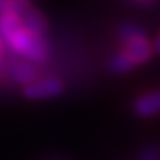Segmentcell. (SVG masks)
Segmentation results:
<instances>
[{
	"label": "cell",
	"mask_w": 160,
	"mask_h": 160,
	"mask_svg": "<svg viewBox=\"0 0 160 160\" xmlns=\"http://www.w3.org/2000/svg\"><path fill=\"white\" fill-rule=\"evenodd\" d=\"M132 67H134V62L131 61L122 51L116 54L110 61V64H108V69H110L111 72H114V74H124V72L131 70Z\"/></svg>",
	"instance_id": "8992f818"
},
{
	"label": "cell",
	"mask_w": 160,
	"mask_h": 160,
	"mask_svg": "<svg viewBox=\"0 0 160 160\" xmlns=\"http://www.w3.org/2000/svg\"><path fill=\"white\" fill-rule=\"evenodd\" d=\"M5 44H3V41L0 39V77H2V74L5 72Z\"/></svg>",
	"instance_id": "9c48e42d"
},
{
	"label": "cell",
	"mask_w": 160,
	"mask_h": 160,
	"mask_svg": "<svg viewBox=\"0 0 160 160\" xmlns=\"http://www.w3.org/2000/svg\"><path fill=\"white\" fill-rule=\"evenodd\" d=\"M64 90V85L61 80L57 78H42L38 82H31L25 85V97L28 100H46V98H52L61 95Z\"/></svg>",
	"instance_id": "7a4b0ae2"
},
{
	"label": "cell",
	"mask_w": 160,
	"mask_h": 160,
	"mask_svg": "<svg viewBox=\"0 0 160 160\" xmlns=\"http://www.w3.org/2000/svg\"><path fill=\"white\" fill-rule=\"evenodd\" d=\"M139 160H160V147H157V145H149L141 154Z\"/></svg>",
	"instance_id": "ba28073f"
},
{
	"label": "cell",
	"mask_w": 160,
	"mask_h": 160,
	"mask_svg": "<svg viewBox=\"0 0 160 160\" xmlns=\"http://www.w3.org/2000/svg\"><path fill=\"white\" fill-rule=\"evenodd\" d=\"M28 2H30V0H28Z\"/></svg>",
	"instance_id": "7c38bea8"
},
{
	"label": "cell",
	"mask_w": 160,
	"mask_h": 160,
	"mask_svg": "<svg viewBox=\"0 0 160 160\" xmlns=\"http://www.w3.org/2000/svg\"><path fill=\"white\" fill-rule=\"evenodd\" d=\"M7 72H8L10 78L17 83H31L34 82L36 75H38V70L33 65V62L30 61H21V59H12L8 64H5Z\"/></svg>",
	"instance_id": "277c9868"
},
{
	"label": "cell",
	"mask_w": 160,
	"mask_h": 160,
	"mask_svg": "<svg viewBox=\"0 0 160 160\" xmlns=\"http://www.w3.org/2000/svg\"><path fill=\"white\" fill-rule=\"evenodd\" d=\"M8 8V0H0V12Z\"/></svg>",
	"instance_id": "30bf717a"
},
{
	"label": "cell",
	"mask_w": 160,
	"mask_h": 160,
	"mask_svg": "<svg viewBox=\"0 0 160 160\" xmlns=\"http://www.w3.org/2000/svg\"><path fill=\"white\" fill-rule=\"evenodd\" d=\"M122 42H124L122 52L134 62V65L147 62L152 57V46H150L149 39L145 38V34L134 36V38H129Z\"/></svg>",
	"instance_id": "3957f363"
},
{
	"label": "cell",
	"mask_w": 160,
	"mask_h": 160,
	"mask_svg": "<svg viewBox=\"0 0 160 160\" xmlns=\"http://www.w3.org/2000/svg\"><path fill=\"white\" fill-rule=\"evenodd\" d=\"M154 49H155L157 52L160 54V34L157 36V39H155V44H154Z\"/></svg>",
	"instance_id": "8fae6325"
},
{
	"label": "cell",
	"mask_w": 160,
	"mask_h": 160,
	"mask_svg": "<svg viewBox=\"0 0 160 160\" xmlns=\"http://www.w3.org/2000/svg\"><path fill=\"white\" fill-rule=\"evenodd\" d=\"M118 34L122 41H126L129 38H134V36H139V34H145L142 31V28L136 23H122L118 28Z\"/></svg>",
	"instance_id": "52a82bcc"
},
{
	"label": "cell",
	"mask_w": 160,
	"mask_h": 160,
	"mask_svg": "<svg viewBox=\"0 0 160 160\" xmlns=\"http://www.w3.org/2000/svg\"><path fill=\"white\" fill-rule=\"evenodd\" d=\"M3 44H8L17 54L23 56L30 62L41 64L48 59V44H46L44 38L26 31L23 25L17 31H13L3 41Z\"/></svg>",
	"instance_id": "6da1fadb"
},
{
	"label": "cell",
	"mask_w": 160,
	"mask_h": 160,
	"mask_svg": "<svg viewBox=\"0 0 160 160\" xmlns=\"http://www.w3.org/2000/svg\"><path fill=\"white\" fill-rule=\"evenodd\" d=\"M132 110L141 118H150V116L160 114V90L137 98L132 105Z\"/></svg>",
	"instance_id": "5b68a950"
}]
</instances>
